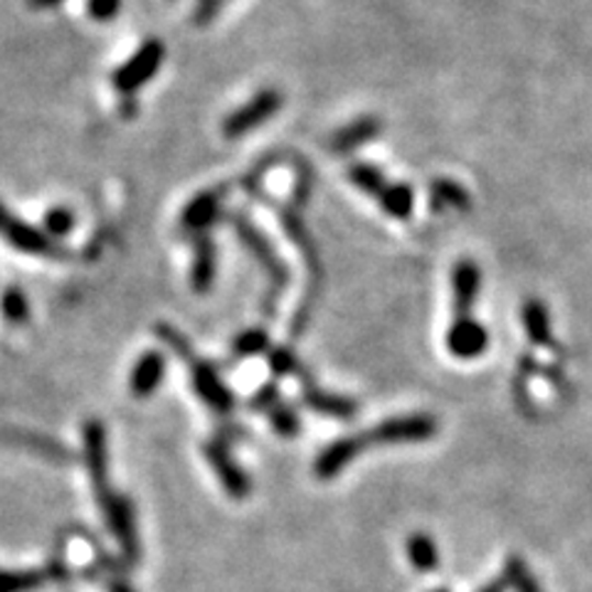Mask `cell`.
Instances as JSON below:
<instances>
[{"instance_id":"obj_36","label":"cell","mask_w":592,"mask_h":592,"mask_svg":"<svg viewBox=\"0 0 592 592\" xmlns=\"http://www.w3.org/2000/svg\"><path fill=\"white\" fill-rule=\"evenodd\" d=\"M437 592H447V590H437Z\"/></svg>"},{"instance_id":"obj_15","label":"cell","mask_w":592,"mask_h":592,"mask_svg":"<svg viewBox=\"0 0 592 592\" xmlns=\"http://www.w3.org/2000/svg\"><path fill=\"white\" fill-rule=\"evenodd\" d=\"M196 240V260H193V289L196 292H208L212 279H216V270H218V250L208 234H200Z\"/></svg>"},{"instance_id":"obj_25","label":"cell","mask_w":592,"mask_h":592,"mask_svg":"<svg viewBox=\"0 0 592 592\" xmlns=\"http://www.w3.org/2000/svg\"><path fill=\"white\" fill-rule=\"evenodd\" d=\"M267 346H270L267 333H264L262 329H250L234 339V353L242 355V359H250V355L267 351Z\"/></svg>"},{"instance_id":"obj_16","label":"cell","mask_w":592,"mask_h":592,"mask_svg":"<svg viewBox=\"0 0 592 592\" xmlns=\"http://www.w3.org/2000/svg\"><path fill=\"white\" fill-rule=\"evenodd\" d=\"M0 442L33 449V452H40L43 457L55 459V462H65L67 459V449L63 445L53 442L50 437H40L35 432L15 430V427H0Z\"/></svg>"},{"instance_id":"obj_13","label":"cell","mask_w":592,"mask_h":592,"mask_svg":"<svg viewBox=\"0 0 592 592\" xmlns=\"http://www.w3.org/2000/svg\"><path fill=\"white\" fill-rule=\"evenodd\" d=\"M163 375H166V359L158 351L144 353L131 371V393L134 397H149L163 383Z\"/></svg>"},{"instance_id":"obj_2","label":"cell","mask_w":592,"mask_h":592,"mask_svg":"<svg viewBox=\"0 0 592 592\" xmlns=\"http://www.w3.org/2000/svg\"><path fill=\"white\" fill-rule=\"evenodd\" d=\"M437 432V423L430 415H405V417H391V420L381 423L373 430H365L361 435H353L355 452H363L373 445H413V442H427L432 440Z\"/></svg>"},{"instance_id":"obj_26","label":"cell","mask_w":592,"mask_h":592,"mask_svg":"<svg viewBox=\"0 0 592 592\" xmlns=\"http://www.w3.org/2000/svg\"><path fill=\"white\" fill-rule=\"evenodd\" d=\"M506 578L508 583L516 588V592H540L538 583L534 580V575L528 573L526 563L520 558H512L506 566Z\"/></svg>"},{"instance_id":"obj_29","label":"cell","mask_w":592,"mask_h":592,"mask_svg":"<svg viewBox=\"0 0 592 592\" xmlns=\"http://www.w3.org/2000/svg\"><path fill=\"white\" fill-rule=\"evenodd\" d=\"M87 10L97 23H109V20L117 18V13L121 10V0H89Z\"/></svg>"},{"instance_id":"obj_4","label":"cell","mask_w":592,"mask_h":592,"mask_svg":"<svg viewBox=\"0 0 592 592\" xmlns=\"http://www.w3.org/2000/svg\"><path fill=\"white\" fill-rule=\"evenodd\" d=\"M0 234L13 244L15 250L25 254H37V257H53V260H67L69 252L53 242V238L45 232L35 230L33 224L15 218L3 202H0Z\"/></svg>"},{"instance_id":"obj_18","label":"cell","mask_w":592,"mask_h":592,"mask_svg":"<svg viewBox=\"0 0 592 592\" xmlns=\"http://www.w3.org/2000/svg\"><path fill=\"white\" fill-rule=\"evenodd\" d=\"M304 403L311 410L329 415V417H339V420H351L355 413V403L346 401L341 395H329V393H319V391H306L304 393Z\"/></svg>"},{"instance_id":"obj_19","label":"cell","mask_w":592,"mask_h":592,"mask_svg":"<svg viewBox=\"0 0 592 592\" xmlns=\"http://www.w3.org/2000/svg\"><path fill=\"white\" fill-rule=\"evenodd\" d=\"M524 329L530 343L546 346L550 341V316L544 302L528 299L524 304Z\"/></svg>"},{"instance_id":"obj_34","label":"cell","mask_w":592,"mask_h":592,"mask_svg":"<svg viewBox=\"0 0 592 592\" xmlns=\"http://www.w3.org/2000/svg\"><path fill=\"white\" fill-rule=\"evenodd\" d=\"M59 3H65V0H28V6L33 10H50Z\"/></svg>"},{"instance_id":"obj_5","label":"cell","mask_w":592,"mask_h":592,"mask_svg":"<svg viewBox=\"0 0 592 592\" xmlns=\"http://www.w3.org/2000/svg\"><path fill=\"white\" fill-rule=\"evenodd\" d=\"M284 105L282 91L277 89H262L260 95H254L248 105H242L240 109H234L232 114L224 119L222 134L228 139H240L244 134H250L252 129L262 127L264 121H270Z\"/></svg>"},{"instance_id":"obj_27","label":"cell","mask_w":592,"mask_h":592,"mask_svg":"<svg viewBox=\"0 0 592 592\" xmlns=\"http://www.w3.org/2000/svg\"><path fill=\"white\" fill-rule=\"evenodd\" d=\"M75 228V212L67 208H53L45 216V230L50 238H65Z\"/></svg>"},{"instance_id":"obj_7","label":"cell","mask_w":592,"mask_h":592,"mask_svg":"<svg viewBox=\"0 0 592 592\" xmlns=\"http://www.w3.org/2000/svg\"><path fill=\"white\" fill-rule=\"evenodd\" d=\"M232 224L242 238L244 248L254 254V260H257L262 264V270L267 272L270 284H272L270 299H277L274 294H279L284 289V284H287V270H284V264L277 257V252H274L272 244L264 240V234L260 230L252 228L250 220H244V216H232Z\"/></svg>"},{"instance_id":"obj_9","label":"cell","mask_w":592,"mask_h":592,"mask_svg":"<svg viewBox=\"0 0 592 592\" xmlns=\"http://www.w3.org/2000/svg\"><path fill=\"white\" fill-rule=\"evenodd\" d=\"M222 196H224V188H212V190H206V193H198V196L193 198L186 208H183L180 230L186 234H190V238H200V234H208V230L220 218Z\"/></svg>"},{"instance_id":"obj_12","label":"cell","mask_w":592,"mask_h":592,"mask_svg":"<svg viewBox=\"0 0 592 592\" xmlns=\"http://www.w3.org/2000/svg\"><path fill=\"white\" fill-rule=\"evenodd\" d=\"M479 287H482V272L472 260H462L452 270V289H454V309L457 316H469L474 309Z\"/></svg>"},{"instance_id":"obj_31","label":"cell","mask_w":592,"mask_h":592,"mask_svg":"<svg viewBox=\"0 0 592 592\" xmlns=\"http://www.w3.org/2000/svg\"><path fill=\"white\" fill-rule=\"evenodd\" d=\"M270 365H272V371L277 375H287V373H292L296 369V361H294V355L289 351L277 349V351H272V355H270Z\"/></svg>"},{"instance_id":"obj_23","label":"cell","mask_w":592,"mask_h":592,"mask_svg":"<svg viewBox=\"0 0 592 592\" xmlns=\"http://www.w3.org/2000/svg\"><path fill=\"white\" fill-rule=\"evenodd\" d=\"M349 178L355 188H361L365 196H371V198H377L387 188V180L383 173L369 166V163H355V166H351Z\"/></svg>"},{"instance_id":"obj_11","label":"cell","mask_w":592,"mask_h":592,"mask_svg":"<svg viewBox=\"0 0 592 592\" xmlns=\"http://www.w3.org/2000/svg\"><path fill=\"white\" fill-rule=\"evenodd\" d=\"M206 457L210 467L216 469L218 479L224 486V492H228L232 498H244L250 494V479L242 474V469L234 464V459L230 457L228 447H224L220 440L210 442L206 447Z\"/></svg>"},{"instance_id":"obj_30","label":"cell","mask_w":592,"mask_h":592,"mask_svg":"<svg viewBox=\"0 0 592 592\" xmlns=\"http://www.w3.org/2000/svg\"><path fill=\"white\" fill-rule=\"evenodd\" d=\"M224 0H198L196 6V15H193V20H196V25H208L212 18H216L218 10L222 8Z\"/></svg>"},{"instance_id":"obj_24","label":"cell","mask_w":592,"mask_h":592,"mask_svg":"<svg viewBox=\"0 0 592 592\" xmlns=\"http://www.w3.org/2000/svg\"><path fill=\"white\" fill-rule=\"evenodd\" d=\"M0 311H3L6 321L15 324V326H23L30 321V304H28V296L23 294V289L18 287H8L3 292V296H0Z\"/></svg>"},{"instance_id":"obj_21","label":"cell","mask_w":592,"mask_h":592,"mask_svg":"<svg viewBox=\"0 0 592 592\" xmlns=\"http://www.w3.org/2000/svg\"><path fill=\"white\" fill-rule=\"evenodd\" d=\"M377 202H381V208L387 212L391 218H397V220H407L413 212V190L403 186V183H395V186H387L381 196L375 198Z\"/></svg>"},{"instance_id":"obj_28","label":"cell","mask_w":592,"mask_h":592,"mask_svg":"<svg viewBox=\"0 0 592 592\" xmlns=\"http://www.w3.org/2000/svg\"><path fill=\"white\" fill-rule=\"evenodd\" d=\"M272 425L274 430H277L282 437H294L296 432H299V417L294 415V410H289V407L284 405H274L272 410Z\"/></svg>"},{"instance_id":"obj_1","label":"cell","mask_w":592,"mask_h":592,"mask_svg":"<svg viewBox=\"0 0 592 592\" xmlns=\"http://www.w3.org/2000/svg\"><path fill=\"white\" fill-rule=\"evenodd\" d=\"M156 333H158V339L166 346H171V349L180 355L183 363L188 365L193 387H196L200 401L206 403L208 407H212L216 413H230L232 405H234V397L230 393V387L220 381V375L212 371V365L198 359V355L193 353L190 343L183 339V333H178L176 329H171L168 324L156 326Z\"/></svg>"},{"instance_id":"obj_35","label":"cell","mask_w":592,"mask_h":592,"mask_svg":"<svg viewBox=\"0 0 592 592\" xmlns=\"http://www.w3.org/2000/svg\"><path fill=\"white\" fill-rule=\"evenodd\" d=\"M109 592H134V588H131L129 583H124V580H111Z\"/></svg>"},{"instance_id":"obj_10","label":"cell","mask_w":592,"mask_h":592,"mask_svg":"<svg viewBox=\"0 0 592 592\" xmlns=\"http://www.w3.org/2000/svg\"><path fill=\"white\" fill-rule=\"evenodd\" d=\"M489 346V333L472 316H457L447 331V349L454 359L472 361L479 359Z\"/></svg>"},{"instance_id":"obj_32","label":"cell","mask_w":592,"mask_h":592,"mask_svg":"<svg viewBox=\"0 0 592 592\" xmlns=\"http://www.w3.org/2000/svg\"><path fill=\"white\" fill-rule=\"evenodd\" d=\"M279 401V391L277 385H264L262 391L257 393V397H252V407H257V410H272L274 405Z\"/></svg>"},{"instance_id":"obj_20","label":"cell","mask_w":592,"mask_h":592,"mask_svg":"<svg viewBox=\"0 0 592 592\" xmlns=\"http://www.w3.org/2000/svg\"><path fill=\"white\" fill-rule=\"evenodd\" d=\"M407 558H410V563L420 570V573H430V570L440 566L437 544L427 534H415L407 538Z\"/></svg>"},{"instance_id":"obj_14","label":"cell","mask_w":592,"mask_h":592,"mask_svg":"<svg viewBox=\"0 0 592 592\" xmlns=\"http://www.w3.org/2000/svg\"><path fill=\"white\" fill-rule=\"evenodd\" d=\"M381 121L375 117H363L351 121L349 127H343L341 131H336L331 139V149L339 153H351L355 149H361L363 144H369L377 134H381Z\"/></svg>"},{"instance_id":"obj_22","label":"cell","mask_w":592,"mask_h":592,"mask_svg":"<svg viewBox=\"0 0 592 592\" xmlns=\"http://www.w3.org/2000/svg\"><path fill=\"white\" fill-rule=\"evenodd\" d=\"M430 198H432V208H445V206H452L457 210H467L469 208V193L459 186V183L454 180H447V178H435L430 183Z\"/></svg>"},{"instance_id":"obj_33","label":"cell","mask_w":592,"mask_h":592,"mask_svg":"<svg viewBox=\"0 0 592 592\" xmlns=\"http://www.w3.org/2000/svg\"><path fill=\"white\" fill-rule=\"evenodd\" d=\"M508 585H512V583H508V578H506V573H504L502 578L492 580V583L484 585V588L479 590V592H506V590H508Z\"/></svg>"},{"instance_id":"obj_8","label":"cell","mask_w":592,"mask_h":592,"mask_svg":"<svg viewBox=\"0 0 592 592\" xmlns=\"http://www.w3.org/2000/svg\"><path fill=\"white\" fill-rule=\"evenodd\" d=\"M85 462L89 469L91 486H95L97 502H105L111 494L109 486V457H107V430L99 420L85 425Z\"/></svg>"},{"instance_id":"obj_6","label":"cell","mask_w":592,"mask_h":592,"mask_svg":"<svg viewBox=\"0 0 592 592\" xmlns=\"http://www.w3.org/2000/svg\"><path fill=\"white\" fill-rule=\"evenodd\" d=\"M99 504H101V508H105L107 526L111 530V536L117 538L121 553H124L129 563H136L139 560V534H136V516H134V508H131V504H129V498L111 492L105 502H99Z\"/></svg>"},{"instance_id":"obj_3","label":"cell","mask_w":592,"mask_h":592,"mask_svg":"<svg viewBox=\"0 0 592 592\" xmlns=\"http://www.w3.org/2000/svg\"><path fill=\"white\" fill-rule=\"evenodd\" d=\"M163 59H166V45H163L158 37H151L111 75V85H114V89L121 91V95H134V91L149 85L151 77L158 73Z\"/></svg>"},{"instance_id":"obj_17","label":"cell","mask_w":592,"mask_h":592,"mask_svg":"<svg viewBox=\"0 0 592 592\" xmlns=\"http://www.w3.org/2000/svg\"><path fill=\"white\" fill-rule=\"evenodd\" d=\"M57 568L47 570H0V592H33L43 588L50 578H57Z\"/></svg>"}]
</instances>
